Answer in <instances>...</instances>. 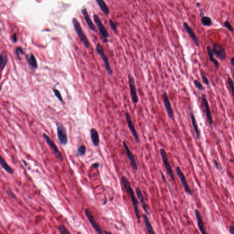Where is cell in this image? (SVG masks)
I'll list each match as a JSON object with an SVG mask.
<instances>
[{
	"mask_svg": "<svg viewBox=\"0 0 234 234\" xmlns=\"http://www.w3.org/2000/svg\"><path fill=\"white\" fill-rule=\"evenodd\" d=\"M121 181L126 192L130 197L136 217L138 220L139 222L140 220V216L139 215V210L138 201L137 199L135 192L131 186L130 183L129 181V180L125 176H122L121 178Z\"/></svg>",
	"mask_w": 234,
	"mask_h": 234,
	"instance_id": "obj_1",
	"label": "cell"
},
{
	"mask_svg": "<svg viewBox=\"0 0 234 234\" xmlns=\"http://www.w3.org/2000/svg\"><path fill=\"white\" fill-rule=\"evenodd\" d=\"M72 21V24L76 32V34L80 38L81 41L83 43L86 48H89L90 45L89 41L88 40L86 37L85 34H84V32L83 31L80 23L75 18H73Z\"/></svg>",
	"mask_w": 234,
	"mask_h": 234,
	"instance_id": "obj_2",
	"label": "cell"
},
{
	"mask_svg": "<svg viewBox=\"0 0 234 234\" xmlns=\"http://www.w3.org/2000/svg\"><path fill=\"white\" fill-rule=\"evenodd\" d=\"M96 51L98 52V54L100 55L102 58V60L104 61V64L106 70L107 72L108 75L110 76H112L113 74V71L111 67V65L109 63V59L108 58L107 56L105 53L104 50L103 48L102 45L100 43H98L96 46Z\"/></svg>",
	"mask_w": 234,
	"mask_h": 234,
	"instance_id": "obj_3",
	"label": "cell"
},
{
	"mask_svg": "<svg viewBox=\"0 0 234 234\" xmlns=\"http://www.w3.org/2000/svg\"><path fill=\"white\" fill-rule=\"evenodd\" d=\"M160 153L161 157H162L163 164L165 167L167 172L170 177L171 180L172 181H175V178L174 172H173V170L171 168V165L169 162L168 158V155L166 153V151L164 149H161L160 150Z\"/></svg>",
	"mask_w": 234,
	"mask_h": 234,
	"instance_id": "obj_4",
	"label": "cell"
},
{
	"mask_svg": "<svg viewBox=\"0 0 234 234\" xmlns=\"http://www.w3.org/2000/svg\"><path fill=\"white\" fill-rule=\"evenodd\" d=\"M128 82L130 87V93L132 101L133 104H136L139 101L137 92L135 84V79L130 74L128 75Z\"/></svg>",
	"mask_w": 234,
	"mask_h": 234,
	"instance_id": "obj_5",
	"label": "cell"
},
{
	"mask_svg": "<svg viewBox=\"0 0 234 234\" xmlns=\"http://www.w3.org/2000/svg\"><path fill=\"white\" fill-rule=\"evenodd\" d=\"M57 133L60 144L62 146H66L68 143V137L66 130L62 123H57Z\"/></svg>",
	"mask_w": 234,
	"mask_h": 234,
	"instance_id": "obj_6",
	"label": "cell"
},
{
	"mask_svg": "<svg viewBox=\"0 0 234 234\" xmlns=\"http://www.w3.org/2000/svg\"><path fill=\"white\" fill-rule=\"evenodd\" d=\"M85 213L88 220H89L95 231L98 234H104V230L102 229L101 226H100L99 224L96 221V219L91 211L89 209H85Z\"/></svg>",
	"mask_w": 234,
	"mask_h": 234,
	"instance_id": "obj_7",
	"label": "cell"
},
{
	"mask_svg": "<svg viewBox=\"0 0 234 234\" xmlns=\"http://www.w3.org/2000/svg\"><path fill=\"white\" fill-rule=\"evenodd\" d=\"M162 98L166 113L168 114L169 118H170L172 121L175 120L174 111L171 107V103L170 101L167 92H164L163 93Z\"/></svg>",
	"mask_w": 234,
	"mask_h": 234,
	"instance_id": "obj_8",
	"label": "cell"
},
{
	"mask_svg": "<svg viewBox=\"0 0 234 234\" xmlns=\"http://www.w3.org/2000/svg\"><path fill=\"white\" fill-rule=\"evenodd\" d=\"M176 171L177 175H178V177H179V178L180 180L181 184H182L183 188L184 189L185 191L187 194H188L190 195H193V192H192V190H191L190 187L188 185V183L187 181L186 178L184 174V173L181 171V169L179 166H176Z\"/></svg>",
	"mask_w": 234,
	"mask_h": 234,
	"instance_id": "obj_9",
	"label": "cell"
},
{
	"mask_svg": "<svg viewBox=\"0 0 234 234\" xmlns=\"http://www.w3.org/2000/svg\"><path fill=\"white\" fill-rule=\"evenodd\" d=\"M213 53L219 59L224 60L226 58V54L225 48L218 43H215L212 47Z\"/></svg>",
	"mask_w": 234,
	"mask_h": 234,
	"instance_id": "obj_10",
	"label": "cell"
},
{
	"mask_svg": "<svg viewBox=\"0 0 234 234\" xmlns=\"http://www.w3.org/2000/svg\"><path fill=\"white\" fill-rule=\"evenodd\" d=\"M125 118L126 119V122L128 124V127L132 135L133 136V138L135 139L136 143H140V139H139V136L138 135L136 130L135 128V126L133 125V123L131 119L130 115L128 112H125Z\"/></svg>",
	"mask_w": 234,
	"mask_h": 234,
	"instance_id": "obj_11",
	"label": "cell"
},
{
	"mask_svg": "<svg viewBox=\"0 0 234 234\" xmlns=\"http://www.w3.org/2000/svg\"><path fill=\"white\" fill-rule=\"evenodd\" d=\"M93 20L98 27L100 35L104 39H107L109 37V34L98 15L96 14L93 15Z\"/></svg>",
	"mask_w": 234,
	"mask_h": 234,
	"instance_id": "obj_12",
	"label": "cell"
},
{
	"mask_svg": "<svg viewBox=\"0 0 234 234\" xmlns=\"http://www.w3.org/2000/svg\"><path fill=\"white\" fill-rule=\"evenodd\" d=\"M123 147L125 149L128 158L130 160V164L131 168H132L133 170H135L136 171H137L138 168V165L136 161L135 155H133V154L132 152L125 141H123Z\"/></svg>",
	"mask_w": 234,
	"mask_h": 234,
	"instance_id": "obj_13",
	"label": "cell"
},
{
	"mask_svg": "<svg viewBox=\"0 0 234 234\" xmlns=\"http://www.w3.org/2000/svg\"><path fill=\"white\" fill-rule=\"evenodd\" d=\"M136 192L138 198L142 204V207L143 210L146 213L147 215H149L151 213V210H150L149 205L147 204L146 203V201H145V198H144V195L142 194V191L139 188L136 187Z\"/></svg>",
	"mask_w": 234,
	"mask_h": 234,
	"instance_id": "obj_14",
	"label": "cell"
},
{
	"mask_svg": "<svg viewBox=\"0 0 234 234\" xmlns=\"http://www.w3.org/2000/svg\"><path fill=\"white\" fill-rule=\"evenodd\" d=\"M201 99L202 103L204 107L205 113H206V116H207L208 121H209L210 124L211 125L213 123L212 116L211 113L209 103H208V100H207V98H206V96L204 94H203L202 95Z\"/></svg>",
	"mask_w": 234,
	"mask_h": 234,
	"instance_id": "obj_15",
	"label": "cell"
},
{
	"mask_svg": "<svg viewBox=\"0 0 234 234\" xmlns=\"http://www.w3.org/2000/svg\"><path fill=\"white\" fill-rule=\"evenodd\" d=\"M43 138L45 139V140H46V142H47V144L54 150V152H55V154H56V156H57L58 158L62 161L63 160V156H62L61 154L59 152L57 147L56 146V144L54 143V142L52 141V139L50 138V137L45 133H43Z\"/></svg>",
	"mask_w": 234,
	"mask_h": 234,
	"instance_id": "obj_16",
	"label": "cell"
},
{
	"mask_svg": "<svg viewBox=\"0 0 234 234\" xmlns=\"http://www.w3.org/2000/svg\"><path fill=\"white\" fill-rule=\"evenodd\" d=\"M194 213L197 222V226L200 232L202 234H208L203 220L202 216L200 213V212L196 209L194 210Z\"/></svg>",
	"mask_w": 234,
	"mask_h": 234,
	"instance_id": "obj_17",
	"label": "cell"
},
{
	"mask_svg": "<svg viewBox=\"0 0 234 234\" xmlns=\"http://www.w3.org/2000/svg\"><path fill=\"white\" fill-rule=\"evenodd\" d=\"M183 27L184 28L185 30H186L188 35H189L190 37L192 38L193 40L194 41V43H195L196 45L197 46H199V41L198 38L197 37L196 35L195 34L194 31H193L192 28H191V27L188 25L186 22H184L183 23Z\"/></svg>",
	"mask_w": 234,
	"mask_h": 234,
	"instance_id": "obj_18",
	"label": "cell"
},
{
	"mask_svg": "<svg viewBox=\"0 0 234 234\" xmlns=\"http://www.w3.org/2000/svg\"><path fill=\"white\" fill-rule=\"evenodd\" d=\"M81 11H82V14L83 16H84V18H85L86 23H87V24H88V26L89 27L90 29L91 30H92V31L95 32V31H96V27H95V26H94L93 22H92L90 17L88 13V10H87V8H82L81 9Z\"/></svg>",
	"mask_w": 234,
	"mask_h": 234,
	"instance_id": "obj_19",
	"label": "cell"
},
{
	"mask_svg": "<svg viewBox=\"0 0 234 234\" xmlns=\"http://www.w3.org/2000/svg\"><path fill=\"white\" fill-rule=\"evenodd\" d=\"M189 115H190V119H191L193 128H194V130L195 133L196 139H200L201 135H200V131H199V129H198V124L197 122L194 114L192 112H190Z\"/></svg>",
	"mask_w": 234,
	"mask_h": 234,
	"instance_id": "obj_20",
	"label": "cell"
},
{
	"mask_svg": "<svg viewBox=\"0 0 234 234\" xmlns=\"http://www.w3.org/2000/svg\"><path fill=\"white\" fill-rule=\"evenodd\" d=\"M90 136L92 144L95 147H98L99 145V136L98 131L94 128L91 130Z\"/></svg>",
	"mask_w": 234,
	"mask_h": 234,
	"instance_id": "obj_21",
	"label": "cell"
},
{
	"mask_svg": "<svg viewBox=\"0 0 234 234\" xmlns=\"http://www.w3.org/2000/svg\"><path fill=\"white\" fill-rule=\"evenodd\" d=\"M26 58L29 66L35 69L38 68V63L34 55L32 53H30L29 55H26Z\"/></svg>",
	"mask_w": 234,
	"mask_h": 234,
	"instance_id": "obj_22",
	"label": "cell"
},
{
	"mask_svg": "<svg viewBox=\"0 0 234 234\" xmlns=\"http://www.w3.org/2000/svg\"><path fill=\"white\" fill-rule=\"evenodd\" d=\"M143 218L148 234H156L152 224L149 220L148 217L146 214H143Z\"/></svg>",
	"mask_w": 234,
	"mask_h": 234,
	"instance_id": "obj_23",
	"label": "cell"
},
{
	"mask_svg": "<svg viewBox=\"0 0 234 234\" xmlns=\"http://www.w3.org/2000/svg\"><path fill=\"white\" fill-rule=\"evenodd\" d=\"M207 51L210 61L212 63H213L214 66L215 67V68L218 69V68L219 67V62L217 61V60H216V59L214 58V57H213V53L212 50L211 48H210V46H207Z\"/></svg>",
	"mask_w": 234,
	"mask_h": 234,
	"instance_id": "obj_24",
	"label": "cell"
},
{
	"mask_svg": "<svg viewBox=\"0 0 234 234\" xmlns=\"http://www.w3.org/2000/svg\"><path fill=\"white\" fill-rule=\"evenodd\" d=\"M96 2L98 5L101 10L107 15H108L110 13L109 8L107 5L103 0H96Z\"/></svg>",
	"mask_w": 234,
	"mask_h": 234,
	"instance_id": "obj_25",
	"label": "cell"
},
{
	"mask_svg": "<svg viewBox=\"0 0 234 234\" xmlns=\"http://www.w3.org/2000/svg\"><path fill=\"white\" fill-rule=\"evenodd\" d=\"M0 164L2 166V168L10 174H13L14 171L12 168L7 163V162L4 160V158H2V156H1L0 159Z\"/></svg>",
	"mask_w": 234,
	"mask_h": 234,
	"instance_id": "obj_26",
	"label": "cell"
},
{
	"mask_svg": "<svg viewBox=\"0 0 234 234\" xmlns=\"http://www.w3.org/2000/svg\"><path fill=\"white\" fill-rule=\"evenodd\" d=\"M8 57L5 51H2L0 57V66L2 71H3L8 63Z\"/></svg>",
	"mask_w": 234,
	"mask_h": 234,
	"instance_id": "obj_27",
	"label": "cell"
},
{
	"mask_svg": "<svg viewBox=\"0 0 234 234\" xmlns=\"http://www.w3.org/2000/svg\"><path fill=\"white\" fill-rule=\"evenodd\" d=\"M202 24L204 26H210L212 24L211 18L208 16H204L201 19Z\"/></svg>",
	"mask_w": 234,
	"mask_h": 234,
	"instance_id": "obj_28",
	"label": "cell"
},
{
	"mask_svg": "<svg viewBox=\"0 0 234 234\" xmlns=\"http://www.w3.org/2000/svg\"><path fill=\"white\" fill-rule=\"evenodd\" d=\"M109 23L110 27L114 33V34L118 35V27H117L116 23L112 19H109Z\"/></svg>",
	"mask_w": 234,
	"mask_h": 234,
	"instance_id": "obj_29",
	"label": "cell"
},
{
	"mask_svg": "<svg viewBox=\"0 0 234 234\" xmlns=\"http://www.w3.org/2000/svg\"><path fill=\"white\" fill-rule=\"evenodd\" d=\"M86 151V148L85 146L82 145L80 146L77 149V153L78 156H82L85 154Z\"/></svg>",
	"mask_w": 234,
	"mask_h": 234,
	"instance_id": "obj_30",
	"label": "cell"
},
{
	"mask_svg": "<svg viewBox=\"0 0 234 234\" xmlns=\"http://www.w3.org/2000/svg\"><path fill=\"white\" fill-rule=\"evenodd\" d=\"M58 229L60 234H71L68 229L64 225H60L59 226Z\"/></svg>",
	"mask_w": 234,
	"mask_h": 234,
	"instance_id": "obj_31",
	"label": "cell"
},
{
	"mask_svg": "<svg viewBox=\"0 0 234 234\" xmlns=\"http://www.w3.org/2000/svg\"><path fill=\"white\" fill-rule=\"evenodd\" d=\"M227 81L229 86L230 90H231V93H232V96H233L234 101V82H233V80L230 77H229Z\"/></svg>",
	"mask_w": 234,
	"mask_h": 234,
	"instance_id": "obj_32",
	"label": "cell"
},
{
	"mask_svg": "<svg viewBox=\"0 0 234 234\" xmlns=\"http://www.w3.org/2000/svg\"><path fill=\"white\" fill-rule=\"evenodd\" d=\"M200 73H201V77L202 78L203 81L204 83V84H206V85H210V82H209V80L207 78V76H206V74H205L204 72L202 70H200Z\"/></svg>",
	"mask_w": 234,
	"mask_h": 234,
	"instance_id": "obj_33",
	"label": "cell"
},
{
	"mask_svg": "<svg viewBox=\"0 0 234 234\" xmlns=\"http://www.w3.org/2000/svg\"><path fill=\"white\" fill-rule=\"evenodd\" d=\"M53 91L54 94H55V96L58 99L60 102H61V103L63 102V98H62V96H61L60 92L56 88H53Z\"/></svg>",
	"mask_w": 234,
	"mask_h": 234,
	"instance_id": "obj_34",
	"label": "cell"
},
{
	"mask_svg": "<svg viewBox=\"0 0 234 234\" xmlns=\"http://www.w3.org/2000/svg\"><path fill=\"white\" fill-rule=\"evenodd\" d=\"M224 25L225 27H226V28H227L229 31H230V32H234V28H233L232 26L231 25V24L229 23L228 20H227L226 21L224 22Z\"/></svg>",
	"mask_w": 234,
	"mask_h": 234,
	"instance_id": "obj_35",
	"label": "cell"
},
{
	"mask_svg": "<svg viewBox=\"0 0 234 234\" xmlns=\"http://www.w3.org/2000/svg\"><path fill=\"white\" fill-rule=\"evenodd\" d=\"M16 53L18 58L19 60H21V57H20V55H24V52L23 51V49L21 47H17L16 49Z\"/></svg>",
	"mask_w": 234,
	"mask_h": 234,
	"instance_id": "obj_36",
	"label": "cell"
},
{
	"mask_svg": "<svg viewBox=\"0 0 234 234\" xmlns=\"http://www.w3.org/2000/svg\"><path fill=\"white\" fill-rule=\"evenodd\" d=\"M194 83L195 86L198 90H199L202 91L204 90V88L202 84L199 81H198L197 80H195L194 81Z\"/></svg>",
	"mask_w": 234,
	"mask_h": 234,
	"instance_id": "obj_37",
	"label": "cell"
},
{
	"mask_svg": "<svg viewBox=\"0 0 234 234\" xmlns=\"http://www.w3.org/2000/svg\"><path fill=\"white\" fill-rule=\"evenodd\" d=\"M213 162L216 169L218 170L219 171L221 170L222 169V166H221V164L218 161L215 160H213Z\"/></svg>",
	"mask_w": 234,
	"mask_h": 234,
	"instance_id": "obj_38",
	"label": "cell"
},
{
	"mask_svg": "<svg viewBox=\"0 0 234 234\" xmlns=\"http://www.w3.org/2000/svg\"><path fill=\"white\" fill-rule=\"evenodd\" d=\"M159 173H160V174H161V177H162V179L163 181L165 183V184L167 185L168 186V187L170 189H171V188L170 186L169 185V184L168 181H166V178H165V176H164L163 173L162 172V171H159Z\"/></svg>",
	"mask_w": 234,
	"mask_h": 234,
	"instance_id": "obj_39",
	"label": "cell"
},
{
	"mask_svg": "<svg viewBox=\"0 0 234 234\" xmlns=\"http://www.w3.org/2000/svg\"><path fill=\"white\" fill-rule=\"evenodd\" d=\"M7 194L11 198H14V199L16 198V196H15L14 194L12 193V191H10V190H7Z\"/></svg>",
	"mask_w": 234,
	"mask_h": 234,
	"instance_id": "obj_40",
	"label": "cell"
},
{
	"mask_svg": "<svg viewBox=\"0 0 234 234\" xmlns=\"http://www.w3.org/2000/svg\"><path fill=\"white\" fill-rule=\"evenodd\" d=\"M229 231L230 234H234V224H232L229 226Z\"/></svg>",
	"mask_w": 234,
	"mask_h": 234,
	"instance_id": "obj_41",
	"label": "cell"
},
{
	"mask_svg": "<svg viewBox=\"0 0 234 234\" xmlns=\"http://www.w3.org/2000/svg\"><path fill=\"white\" fill-rule=\"evenodd\" d=\"M12 39H13V41L14 43H16L17 42V35L16 33H14V34H13V36H12Z\"/></svg>",
	"mask_w": 234,
	"mask_h": 234,
	"instance_id": "obj_42",
	"label": "cell"
},
{
	"mask_svg": "<svg viewBox=\"0 0 234 234\" xmlns=\"http://www.w3.org/2000/svg\"><path fill=\"white\" fill-rule=\"evenodd\" d=\"M100 166V164L98 162L95 163L92 165V166L94 168H98Z\"/></svg>",
	"mask_w": 234,
	"mask_h": 234,
	"instance_id": "obj_43",
	"label": "cell"
},
{
	"mask_svg": "<svg viewBox=\"0 0 234 234\" xmlns=\"http://www.w3.org/2000/svg\"><path fill=\"white\" fill-rule=\"evenodd\" d=\"M107 203V197L105 196L104 197V202H103V205H105Z\"/></svg>",
	"mask_w": 234,
	"mask_h": 234,
	"instance_id": "obj_44",
	"label": "cell"
},
{
	"mask_svg": "<svg viewBox=\"0 0 234 234\" xmlns=\"http://www.w3.org/2000/svg\"><path fill=\"white\" fill-rule=\"evenodd\" d=\"M204 11H203V10L201 9L200 10V16L201 17H204Z\"/></svg>",
	"mask_w": 234,
	"mask_h": 234,
	"instance_id": "obj_45",
	"label": "cell"
},
{
	"mask_svg": "<svg viewBox=\"0 0 234 234\" xmlns=\"http://www.w3.org/2000/svg\"><path fill=\"white\" fill-rule=\"evenodd\" d=\"M230 62V64H231V65H232V66H234V57H232V58L231 59Z\"/></svg>",
	"mask_w": 234,
	"mask_h": 234,
	"instance_id": "obj_46",
	"label": "cell"
},
{
	"mask_svg": "<svg viewBox=\"0 0 234 234\" xmlns=\"http://www.w3.org/2000/svg\"><path fill=\"white\" fill-rule=\"evenodd\" d=\"M22 162H24V164L25 165L26 167H27V168H28V169H29V168H28V164H27V163L26 162H25V161H24V160H23V161H22Z\"/></svg>",
	"mask_w": 234,
	"mask_h": 234,
	"instance_id": "obj_47",
	"label": "cell"
},
{
	"mask_svg": "<svg viewBox=\"0 0 234 234\" xmlns=\"http://www.w3.org/2000/svg\"><path fill=\"white\" fill-rule=\"evenodd\" d=\"M104 234H113L111 232H109V231H106V230H104Z\"/></svg>",
	"mask_w": 234,
	"mask_h": 234,
	"instance_id": "obj_48",
	"label": "cell"
},
{
	"mask_svg": "<svg viewBox=\"0 0 234 234\" xmlns=\"http://www.w3.org/2000/svg\"><path fill=\"white\" fill-rule=\"evenodd\" d=\"M196 5V7H197V8H199V7H200V3H198V2H197Z\"/></svg>",
	"mask_w": 234,
	"mask_h": 234,
	"instance_id": "obj_49",
	"label": "cell"
}]
</instances>
